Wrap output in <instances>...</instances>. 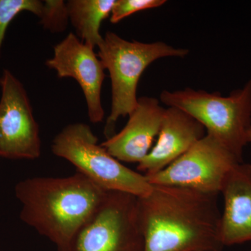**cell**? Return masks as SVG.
<instances>
[{"label":"cell","mask_w":251,"mask_h":251,"mask_svg":"<svg viewBox=\"0 0 251 251\" xmlns=\"http://www.w3.org/2000/svg\"><path fill=\"white\" fill-rule=\"evenodd\" d=\"M239 163L243 162L206 133L166 168L145 176L152 186H176L218 196L229 171Z\"/></svg>","instance_id":"52a82bcc"},{"label":"cell","mask_w":251,"mask_h":251,"mask_svg":"<svg viewBox=\"0 0 251 251\" xmlns=\"http://www.w3.org/2000/svg\"><path fill=\"white\" fill-rule=\"evenodd\" d=\"M43 27L50 32H62L69 21L67 2L62 0H46L40 18Z\"/></svg>","instance_id":"9a60e30c"},{"label":"cell","mask_w":251,"mask_h":251,"mask_svg":"<svg viewBox=\"0 0 251 251\" xmlns=\"http://www.w3.org/2000/svg\"><path fill=\"white\" fill-rule=\"evenodd\" d=\"M165 110L158 99L138 98V105L128 115L129 120L125 128L100 145L120 162L139 163L152 148Z\"/></svg>","instance_id":"30bf717a"},{"label":"cell","mask_w":251,"mask_h":251,"mask_svg":"<svg viewBox=\"0 0 251 251\" xmlns=\"http://www.w3.org/2000/svg\"><path fill=\"white\" fill-rule=\"evenodd\" d=\"M221 193L224 198L220 224L223 247L251 242V164L236 165L225 179Z\"/></svg>","instance_id":"7c38bea8"},{"label":"cell","mask_w":251,"mask_h":251,"mask_svg":"<svg viewBox=\"0 0 251 251\" xmlns=\"http://www.w3.org/2000/svg\"><path fill=\"white\" fill-rule=\"evenodd\" d=\"M107 191L77 172L65 177L36 176L19 181L15 196L20 218L49 239L57 251H69L77 232Z\"/></svg>","instance_id":"7a4b0ae2"},{"label":"cell","mask_w":251,"mask_h":251,"mask_svg":"<svg viewBox=\"0 0 251 251\" xmlns=\"http://www.w3.org/2000/svg\"><path fill=\"white\" fill-rule=\"evenodd\" d=\"M44 1L39 0H0V49L4 42L6 29L18 14L29 11L40 18Z\"/></svg>","instance_id":"5bb4252c"},{"label":"cell","mask_w":251,"mask_h":251,"mask_svg":"<svg viewBox=\"0 0 251 251\" xmlns=\"http://www.w3.org/2000/svg\"><path fill=\"white\" fill-rule=\"evenodd\" d=\"M162 103L180 109L197 120L241 162L248 144L247 132L251 127V80L242 89L228 97L219 92H208L191 88L163 91Z\"/></svg>","instance_id":"277c9868"},{"label":"cell","mask_w":251,"mask_h":251,"mask_svg":"<svg viewBox=\"0 0 251 251\" xmlns=\"http://www.w3.org/2000/svg\"><path fill=\"white\" fill-rule=\"evenodd\" d=\"M166 2L165 0H117L110 15V22L115 24L138 11L159 7Z\"/></svg>","instance_id":"2e32d148"},{"label":"cell","mask_w":251,"mask_h":251,"mask_svg":"<svg viewBox=\"0 0 251 251\" xmlns=\"http://www.w3.org/2000/svg\"><path fill=\"white\" fill-rule=\"evenodd\" d=\"M138 202V198L129 193L107 191L69 251H144Z\"/></svg>","instance_id":"8992f818"},{"label":"cell","mask_w":251,"mask_h":251,"mask_svg":"<svg viewBox=\"0 0 251 251\" xmlns=\"http://www.w3.org/2000/svg\"><path fill=\"white\" fill-rule=\"evenodd\" d=\"M98 56L111 80V110L104 127L106 139L115 134V126L121 117L129 115L138 105L137 88L142 74L157 59L184 57L187 49H176L164 42L127 41L107 31L98 46Z\"/></svg>","instance_id":"3957f363"},{"label":"cell","mask_w":251,"mask_h":251,"mask_svg":"<svg viewBox=\"0 0 251 251\" xmlns=\"http://www.w3.org/2000/svg\"><path fill=\"white\" fill-rule=\"evenodd\" d=\"M217 195L153 186L138 198L144 251H221Z\"/></svg>","instance_id":"6da1fadb"},{"label":"cell","mask_w":251,"mask_h":251,"mask_svg":"<svg viewBox=\"0 0 251 251\" xmlns=\"http://www.w3.org/2000/svg\"><path fill=\"white\" fill-rule=\"evenodd\" d=\"M247 141L248 143H251V127L247 132Z\"/></svg>","instance_id":"e0dca14e"},{"label":"cell","mask_w":251,"mask_h":251,"mask_svg":"<svg viewBox=\"0 0 251 251\" xmlns=\"http://www.w3.org/2000/svg\"><path fill=\"white\" fill-rule=\"evenodd\" d=\"M46 65L55 71L59 77L75 80L85 96L90 122L103 121L105 113L101 90L105 68L93 48L82 42L74 33H69L54 46L53 56L46 61Z\"/></svg>","instance_id":"9c48e42d"},{"label":"cell","mask_w":251,"mask_h":251,"mask_svg":"<svg viewBox=\"0 0 251 251\" xmlns=\"http://www.w3.org/2000/svg\"><path fill=\"white\" fill-rule=\"evenodd\" d=\"M52 153L70 162L77 172L106 191L129 193L138 198L151 193L146 176L123 164L99 145L90 126L69 125L54 137Z\"/></svg>","instance_id":"5b68a950"},{"label":"cell","mask_w":251,"mask_h":251,"mask_svg":"<svg viewBox=\"0 0 251 251\" xmlns=\"http://www.w3.org/2000/svg\"><path fill=\"white\" fill-rule=\"evenodd\" d=\"M0 157L39 158V127L24 86L9 70L4 69L0 76Z\"/></svg>","instance_id":"ba28073f"},{"label":"cell","mask_w":251,"mask_h":251,"mask_svg":"<svg viewBox=\"0 0 251 251\" xmlns=\"http://www.w3.org/2000/svg\"><path fill=\"white\" fill-rule=\"evenodd\" d=\"M206 134L204 126L191 115L169 107L165 110L156 143L138 163V171L144 175L162 171Z\"/></svg>","instance_id":"8fae6325"},{"label":"cell","mask_w":251,"mask_h":251,"mask_svg":"<svg viewBox=\"0 0 251 251\" xmlns=\"http://www.w3.org/2000/svg\"><path fill=\"white\" fill-rule=\"evenodd\" d=\"M117 0H69L67 1L69 21L77 36L90 47H98L103 41L100 28L111 15Z\"/></svg>","instance_id":"4fadbf2b"}]
</instances>
